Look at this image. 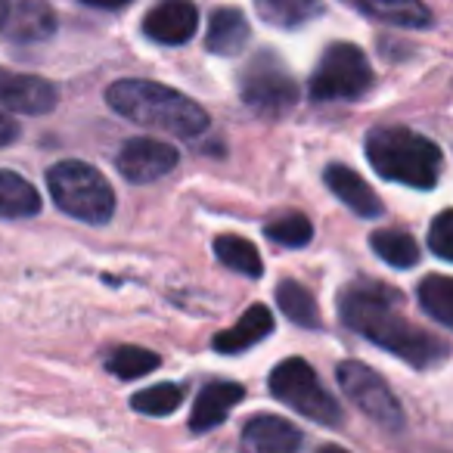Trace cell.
<instances>
[{
  "instance_id": "1",
  "label": "cell",
  "mask_w": 453,
  "mask_h": 453,
  "mask_svg": "<svg viewBox=\"0 0 453 453\" xmlns=\"http://www.w3.org/2000/svg\"><path fill=\"white\" fill-rule=\"evenodd\" d=\"M339 317L351 333H360L366 342L379 345L382 351L407 360L410 366H438L447 360L450 348L444 339L422 333L416 323L401 314V292L382 283H351L339 296Z\"/></svg>"
},
{
  "instance_id": "2",
  "label": "cell",
  "mask_w": 453,
  "mask_h": 453,
  "mask_svg": "<svg viewBox=\"0 0 453 453\" xmlns=\"http://www.w3.org/2000/svg\"><path fill=\"white\" fill-rule=\"evenodd\" d=\"M106 103L134 125L156 127L174 137L193 140L208 131V112L196 100L168 84L146 78H121L106 90Z\"/></svg>"
},
{
  "instance_id": "3",
  "label": "cell",
  "mask_w": 453,
  "mask_h": 453,
  "mask_svg": "<svg viewBox=\"0 0 453 453\" xmlns=\"http://www.w3.org/2000/svg\"><path fill=\"white\" fill-rule=\"evenodd\" d=\"M366 158L372 171L391 183L432 189L444 171V152L410 127H376L366 134Z\"/></svg>"
},
{
  "instance_id": "4",
  "label": "cell",
  "mask_w": 453,
  "mask_h": 453,
  "mask_svg": "<svg viewBox=\"0 0 453 453\" xmlns=\"http://www.w3.org/2000/svg\"><path fill=\"white\" fill-rule=\"evenodd\" d=\"M47 187L59 208L69 218L84 224H106L115 214V193L109 180L88 162L65 158L47 171Z\"/></svg>"
},
{
  "instance_id": "5",
  "label": "cell",
  "mask_w": 453,
  "mask_h": 453,
  "mask_svg": "<svg viewBox=\"0 0 453 453\" xmlns=\"http://www.w3.org/2000/svg\"><path fill=\"white\" fill-rule=\"evenodd\" d=\"M271 395L296 413H302L304 419L320 422V426H342V419H345L339 401L323 388L320 376L304 357H289L280 366H273Z\"/></svg>"
},
{
  "instance_id": "6",
  "label": "cell",
  "mask_w": 453,
  "mask_h": 453,
  "mask_svg": "<svg viewBox=\"0 0 453 453\" xmlns=\"http://www.w3.org/2000/svg\"><path fill=\"white\" fill-rule=\"evenodd\" d=\"M240 96L252 112L265 115V119H280L289 109H296L302 90H298V81L277 53L261 50L242 65Z\"/></svg>"
},
{
  "instance_id": "7",
  "label": "cell",
  "mask_w": 453,
  "mask_h": 453,
  "mask_svg": "<svg viewBox=\"0 0 453 453\" xmlns=\"http://www.w3.org/2000/svg\"><path fill=\"white\" fill-rule=\"evenodd\" d=\"M372 88V65L357 44H329L311 75L308 94L317 103L335 100H360Z\"/></svg>"
},
{
  "instance_id": "8",
  "label": "cell",
  "mask_w": 453,
  "mask_h": 453,
  "mask_svg": "<svg viewBox=\"0 0 453 453\" xmlns=\"http://www.w3.org/2000/svg\"><path fill=\"white\" fill-rule=\"evenodd\" d=\"M335 376H339L342 391L351 397V403L366 419L388 428V432H401L403 410H401V403H397L395 391L388 388V382H385L376 370H370V366L360 364V360H345V364H339Z\"/></svg>"
},
{
  "instance_id": "9",
  "label": "cell",
  "mask_w": 453,
  "mask_h": 453,
  "mask_svg": "<svg viewBox=\"0 0 453 453\" xmlns=\"http://www.w3.org/2000/svg\"><path fill=\"white\" fill-rule=\"evenodd\" d=\"M177 162H180V152L171 143H162V140L152 137H134L119 150L115 168L131 183H152L158 177L171 174L177 168Z\"/></svg>"
},
{
  "instance_id": "10",
  "label": "cell",
  "mask_w": 453,
  "mask_h": 453,
  "mask_svg": "<svg viewBox=\"0 0 453 453\" xmlns=\"http://www.w3.org/2000/svg\"><path fill=\"white\" fill-rule=\"evenodd\" d=\"M199 28V10L189 0H162L146 13L143 35L156 44L165 47H180Z\"/></svg>"
},
{
  "instance_id": "11",
  "label": "cell",
  "mask_w": 453,
  "mask_h": 453,
  "mask_svg": "<svg viewBox=\"0 0 453 453\" xmlns=\"http://www.w3.org/2000/svg\"><path fill=\"white\" fill-rule=\"evenodd\" d=\"M59 103V90L47 78L0 69V106L22 115H44Z\"/></svg>"
},
{
  "instance_id": "12",
  "label": "cell",
  "mask_w": 453,
  "mask_h": 453,
  "mask_svg": "<svg viewBox=\"0 0 453 453\" xmlns=\"http://www.w3.org/2000/svg\"><path fill=\"white\" fill-rule=\"evenodd\" d=\"M240 447L242 453H302V432L289 419L261 413L246 422Z\"/></svg>"
},
{
  "instance_id": "13",
  "label": "cell",
  "mask_w": 453,
  "mask_h": 453,
  "mask_svg": "<svg viewBox=\"0 0 453 453\" xmlns=\"http://www.w3.org/2000/svg\"><path fill=\"white\" fill-rule=\"evenodd\" d=\"M323 180L333 189L335 199L345 202L357 218H379V214L385 211L376 189H372L357 171L348 168V165H329V168L323 171Z\"/></svg>"
},
{
  "instance_id": "14",
  "label": "cell",
  "mask_w": 453,
  "mask_h": 453,
  "mask_svg": "<svg viewBox=\"0 0 453 453\" xmlns=\"http://www.w3.org/2000/svg\"><path fill=\"white\" fill-rule=\"evenodd\" d=\"M242 397H246V388H242L240 382H224V379H220V382H208L193 403L189 428H193V432H208V428L220 426Z\"/></svg>"
},
{
  "instance_id": "15",
  "label": "cell",
  "mask_w": 453,
  "mask_h": 453,
  "mask_svg": "<svg viewBox=\"0 0 453 453\" xmlns=\"http://www.w3.org/2000/svg\"><path fill=\"white\" fill-rule=\"evenodd\" d=\"M249 38H252V28L249 19L236 7H220L208 19L205 32V50L214 57H236V53L246 50Z\"/></svg>"
},
{
  "instance_id": "16",
  "label": "cell",
  "mask_w": 453,
  "mask_h": 453,
  "mask_svg": "<svg viewBox=\"0 0 453 453\" xmlns=\"http://www.w3.org/2000/svg\"><path fill=\"white\" fill-rule=\"evenodd\" d=\"M342 4L370 16V19L397 28H428L434 22L432 10L422 0H342Z\"/></svg>"
},
{
  "instance_id": "17",
  "label": "cell",
  "mask_w": 453,
  "mask_h": 453,
  "mask_svg": "<svg viewBox=\"0 0 453 453\" xmlns=\"http://www.w3.org/2000/svg\"><path fill=\"white\" fill-rule=\"evenodd\" d=\"M271 333H273L271 308H265V304H252V308H249L246 314L234 323V326L214 335V351L242 354V351H249L252 345H258V342H265Z\"/></svg>"
},
{
  "instance_id": "18",
  "label": "cell",
  "mask_w": 453,
  "mask_h": 453,
  "mask_svg": "<svg viewBox=\"0 0 453 453\" xmlns=\"http://www.w3.org/2000/svg\"><path fill=\"white\" fill-rule=\"evenodd\" d=\"M7 32L13 41L22 44H35V41H47L57 32V13L50 10L47 0H19L13 16H7Z\"/></svg>"
},
{
  "instance_id": "19",
  "label": "cell",
  "mask_w": 453,
  "mask_h": 453,
  "mask_svg": "<svg viewBox=\"0 0 453 453\" xmlns=\"http://www.w3.org/2000/svg\"><path fill=\"white\" fill-rule=\"evenodd\" d=\"M41 211V196L32 183L16 171L0 168V220L35 218Z\"/></svg>"
},
{
  "instance_id": "20",
  "label": "cell",
  "mask_w": 453,
  "mask_h": 453,
  "mask_svg": "<svg viewBox=\"0 0 453 453\" xmlns=\"http://www.w3.org/2000/svg\"><path fill=\"white\" fill-rule=\"evenodd\" d=\"M255 10L273 28H302L323 16V0H255Z\"/></svg>"
},
{
  "instance_id": "21",
  "label": "cell",
  "mask_w": 453,
  "mask_h": 453,
  "mask_svg": "<svg viewBox=\"0 0 453 453\" xmlns=\"http://www.w3.org/2000/svg\"><path fill=\"white\" fill-rule=\"evenodd\" d=\"M277 304H280V311L296 323V326H304V329H320L323 326L317 298L311 296L302 283H296V280H283V283L277 286Z\"/></svg>"
},
{
  "instance_id": "22",
  "label": "cell",
  "mask_w": 453,
  "mask_h": 453,
  "mask_svg": "<svg viewBox=\"0 0 453 453\" xmlns=\"http://www.w3.org/2000/svg\"><path fill=\"white\" fill-rule=\"evenodd\" d=\"M214 255L224 267H230L234 273H242V277L258 280L265 273V265H261V255L255 249V242L242 240V236L224 234L214 240Z\"/></svg>"
},
{
  "instance_id": "23",
  "label": "cell",
  "mask_w": 453,
  "mask_h": 453,
  "mask_svg": "<svg viewBox=\"0 0 453 453\" xmlns=\"http://www.w3.org/2000/svg\"><path fill=\"white\" fill-rule=\"evenodd\" d=\"M370 249L397 271H407L419 261V246L407 230H376L370 236Z\"/></svg>"
},
{
  "instance_id": "24",
  "label": "cell",
  "mask_w": 453,
  "mask_h": 453,
  "mask_svg": "<svg viewBox=\"0 0 453 453\" xmlns=\"http://www.w3.org/2000/svg\"><path fill=\"white\" fill-rule=\"evenodd\" d=\"M419 304L434 323L453 329V280L444 273H432L419 283Z\"/></svg>"
},
{
  "instance_id": "25",
  "label": "cell",
  "mask_w": 453,
  "mask_h": 453,
  "mask_svg": "<svg viewBox=\"0 0 453 453\" xmlns=\"http://www.w3.org/2000/svg\"><path fill=\"white\" fill-rule=\"evenodd\" d=\"M162 357L146 348H137V345H121V348H112L106 357V370L119 379H140L146 372L158 370Z\"/></svg>"
},
{
  "instance_id": "26",
  "label": "cell",
  "mask_w": 453,
  "mask_h": 453,
  "mask_svg": "<svg viewBox=\"0 0 453 453\" xmlns=\"http://www.w3.org/2000/svg\"><path fill=\"white\" fill-rule=\"evenodd\" d=\"M183 395H187V388L177 382L152 385V388H143L131 397V410H137L143 416H171L180 407Z\"/></svg>"
},
{
  "instance_id": "27",
  "label": "cell",
  "mask_w": 453,
  "mask_h": 453,
  "mask_svg": "<svg viewBox=\"0 0 453 453\" xmlns=\"http://www.w3.org/2000/svg\"><path fill=\"white\" fill-rule=\"evenodd\" d=\"M265 236L277 246H286V249H302L314 240V224H311L304 214L292 211V214H283V218L271 220L265 226Z\"/></svg>"
},
{
  "instance_id": "28",
  "label": "cell",
  "mask_w": 453,
  "mask_h": 453,
  "mask_svg": "<svg viewBox=\"0 0 453 453\" xmlns=\"http://www.w3.org/2000/svg\"><path fill=\"white\" fill-rule=\"evenodd\" d=\"M428 249L438 255L441 261H453V211L444 208L428 226Z\"/></svg>"
},
{
  "instance_id": "29",
  "label": "cell",
  "mask_w": 453,
  "mask_h": 453,
  "mask_svg": "<svg viewBox=\"0 0 453 453\" xmlns=\"http://www.w3.org/2000/svg\"><path fill=\"white\" fill-rule=\"evenodd\" d=\"M16 137H19V125H16L7 112H0V146L13 143Z\"/></svg>"
},
{
  "instance_id": "30",
  "label": "cell",
  "mask_w": 453,
  "mask_h": 453,
  "mask_svg": "<svg viewBox=\"0 0 453 453\" xmlns=\"http://www.w3.org/2000/svg\"><path fill=\"white\" fill-rule=\"evenodd\" d=\"M81 4H88V7H96V10H121V7H127L131 0H81Z\"/></svg>"
},
{
  "instance_id": "31",
  "label": "cell",
  "mask_w": 453,
  "mask_h": 453,
  "mask_svg": "<svg viewBox=\"0 0 453 453\" xmlns=\"http://www.w3.org/2000/svg\"><path fill=\"white\" fill-rule=\"evenodd\" d=\"M7 16H10V0H0V28L7 26Z\"/></svg>"
},
{
  "instance_id": "32",
  "label": "cell",
  "mask_w": 453,
  "mask_h": 453,
  "mask_svg": "<svg viewBox=\"0 0 453 453\" xmlns=\"http://www.w3.org/2000/svg\"><path fill=\"white\" fill-rule=\"evenodd\" d=\"M317 453H348L345 447H335V444H326V447H320Z\"/></svg>"
}]
</instances>
